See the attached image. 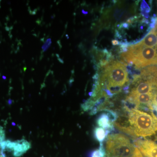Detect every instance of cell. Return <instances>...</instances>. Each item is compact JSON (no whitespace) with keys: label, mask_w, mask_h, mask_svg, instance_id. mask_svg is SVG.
I'll list each match as a JSON object with an SVG mask.
<instances>
[{"label":"cell","mask_w":157,"mask_h":157,"mask_svg":"<svg viewBox=\"0 0 157 157\" xmlns=\"http://www.w3.org/2000/svg\"><path fill=\"white\" fill-rule=\"evenodd\" d=\"M52 44V41L51 39H48L46 40V42H45V44L43 45V46H42V51L44 52L46 51L47 50H48V48H49L50 45H51Z\"/></svg>","instance_id":"cell-12"},{"label":"cell","mask_w":157,"mask_h":157,"mask_svg":"<svg viewBox=\"0 0 157 157\" xmlns=\"http://www.w3.org/2000/svg\"><path fill=\"white\" fill-rule=\"evenodd\" d=\"M99 81L103 90H108L114 95L121 92L123 86L129 81L127 68L120 62H110L105 66Z\"/></svg>","instance_id":"cell-2"},{"label":"cell","mask_w":157,"mask_h":157,"mask_svg":"<svg viewBox=\"0 0 157 157\" xmlns=\"http://www.w3.org/2000/svg\"><path fill=\"white\" fill-rule=\"evenodd\" d=\"M121 58L127 63L140 69L151 65H157V45L149 47L135 43L128 47Z\"/></svg>","instance_id":"cell-3"},{"label":"cell","mask_w":157,"mask_h":157,"mask_svg":"<svg viewBox=\"0 0 157 157\" xmlns=\"http://www.w3.org/2000/svg\"><path fill=\"white\" fill-rule=\"evenodd\" d=\"M112 43L113 45H117L119 44V42L118 40H113L112 41Z\"/></svg>","instance_id":"cell-13"},{"label":"cell","mask_w":157,"mask_h":157,"mask_svg":"<svg viewBox=\"0 0 157 157\" xmlns=\"http://www.w3.org/2000/svg\"><path fill=\"white\" fill-rule=\"evenodd\" d=\"M135 146L140 149L146 157H157V144L149 140H137L134 141Z\"/></svg>","instance_id":"cell-6"},{"label":"cell","mask_w":157,"mask_h":157,"mask_svg":"<svg viewBox=\"0 0 157 157\" xmlns=\"http://www.w3.org/2000/svg\"><path fill=\"white\" fill-rule=\"evenodd\" d=\"M105 148L106 157H143L137 147L122 134L108 135Z\"/></svg>","instance_id":"cell-4"},{"label":"cell","mask_w":157,"mask_h":157,"mask_svg":"<svg viewBox=\"0 0 157 157\" xmlns=\"http://www.w3.org/2000/svg\"><path fill=\"white\" fill-rule=\"evenodd\" d=\"M94 135L95 138L100 143H103L107 138L105 130L101 128H96L94 130Z\"/></svg>","instance_id":"cell-8"},{"label":"cell","mask_w":157,"mask_h":157,"mask_svg":"<svg viewBox=\"0 0 157 157\" xmlns=\"http://www.w3.org/2000/svg\"><path fill=\"white\" fill-rule=\"evenodd\" d=\"M124 114L113 125L133 137H150L157 132V117L153 112H144L124 106Z\"/></svg>","instance_id":"cell-1"},{"label":"cell","mask_w":157,"mask_h":157,"mask_svg":"<svg viewBox=\"0 0 157 157\" xmlns=\"http://www.w3.org/2000/svg\"><path fill=\"white\" fill-rule=\"evenodd\" d=\"M140 9H141V13L143 16L146 18H148L149 17L148 13L150 11V8L145 1H143L142 2L141 6H140Z\"/></svg>","instance_id":"cell-10"},{"label":"cell","mask_w":157,"mask_h":157,"mask_svg":"<svg viewBox=\"0 0 157 157\" xmlns=\"http://www.w3.org/2000/svg\"><path fill=\"white\" fill-rule=\"evenodd\" d=\"M0 147L2 151H12L13 156L15 157H20L31 148L30 144L26 140H17L16 142H12L10 140H5L0 144Z\"/></svg>","instance_id":"cell-5"},{"label":"cell","mask_w":157,"mask_h":157,"mask_svg":"<svg viewBox=\"0 0 157 157\" xmlns=\"http://www.w3.org/2000/svg\"><path fill=\"white\" fill-rule=\"evenodd\" d=\"M97 124L102 128L109 130L111 132L114 130L113 124L110 120V117L107 113H104L98 116Z\"/></svg>","instance_id":"cell-7"},{"label":"cell","mask_w":157,"mask_h":157,"mask_svg":"<svg viewBox=\"0 0 157 157\" xmlns=\"http://www.w3.org/2000/svg\"><path fill=\"white\" fill-rule=\"evenodd\" d=\"M102 111L107 113V114L109 115V117H110V120H111L113 123L115 122L117 120L118 118V115L117 113L115 111H113V110H111V109H107V108L103 109Z\"/></svg>","instance_id":"cell-11"},{"label":"cell","mask_w":157,"mask_h":157,"mask_svg":"<svg viewBox=\"0 0 157 157\" xmlns=\"http://www.w3.org/2000/svg\"><path fill=\"white\" fill-rule=\"evenodd\" d=\"M153 29H154L155 32L156 34L157 35V17H156L155 25V27Z\"/></svg>","instance_id":"cell-14"},{"label":"cell","mask_w":157,"mask_h":157,"mask_svg":"<svg viewBox=\"0 0 157 157\" xmlns=\"http://www.w3.org/2000/svg\"><path fill=\"white\" fill-rule=\"evenodd\" d=\"M99 149L90 152L89 157H106V150L103 143H100Z\"/></svg>","instance_id":"cell-9"},{"label":"cell","mask_w":157,"mask_h":157,"mask_svg":"<svg viewBox=\"0 0 157 157\" xmlns=\"http://www.w3.org/2000/svg\"><path fill=\"white\" fill-rule=\"evenodd\" d=\"M82 13H83V14H87L88 12H85L84 11H83V10H82Z\"/></svg>","instance_id":"cell-15"}]
</instances>
